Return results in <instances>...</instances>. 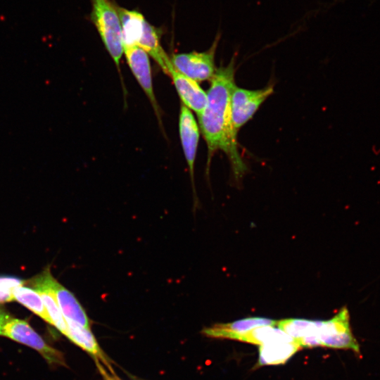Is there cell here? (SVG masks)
I'll return each instance as SVG.
<instances>
[{
	"label": "cell",
	"mask_w": 380,
	"mask_h": 380,
	"mask_svg": "<svg viewBox=\"0 0 380 380\" xmlns=\"http://www.w3.org/2000/svg\"><path fill=\"white\" fill-rule=\"evenodd\" d=\"M234 59L220 67L210 80L207 102L198 116L200 128L208 146L207 171L213 154L218 150L227 156L236 180H240L247 167L238 148L237 133L232 119L231 97L236 87Z\"/></svg>",
	"instance_id": "1"
},
{
	"label": "cell",
	"mask_w": 380,
	"mask_h": 380,
	"mask_svg": "<svg viewBox=\"0 0 380 380\" xmlns=\"http://www.w3.org/2000/svg\"><path fill=\"white\" fill-rule=\"evenodd\" d=\"M91 20L117 67L123 53L121 23L117 5L111 0H90Z\"/></svg>",
	"instance_id": "2"
},
{
	"label": "cell",
	"mask_w": 380,
	"mask_h": 380,
	"mask_svg": "<svg viewBox=\"0 0 380 380\" xmlns=\"http://www.w3.org/2000/svg\"><path fill=\"white\" fill-rule=\"evenodd\" d=\"M317 336L319 346L350 350L360 354V346L352 333L349 312L346 307L330 319L318 321Z\"/></svg>",
	"instance_id": "3"
},
{
	"label": "cell",
	"mask_w": 380,
	"mask_h": 380,
	"mask_svg": "<svg viewBox=\"0 0 380 380\" xmlns=\"http://www.w3.org/2000/svg\"><path fill=\"white\" fill-rule=\"evenodd\" d=\"M220 37L218 32L211 46L205 51L173 54L170 58L173 67L196 82L211 80L216 71L215 56Z\"/></svg>",
	"instance_id": "4"
},
{
	"label": "cell",
	"mask_w": 380,
	"mask_h": 380,
	"mask_svg": "<svg viewBox=\"0 0 380 380\" xmlns=\"http://www.w3.org/2000/svg\"><path fill=\"white\" fill-rule=\"evenodd\" d=\"M2 335L35 349L49 363L65 365L61 353L49 346L25 320L10 318Z\"/></svg>",
	"instance_id": "5"
},
{
	"label": "cell",
	"mask_w": 380,
	"mask_h": 380,
	"mask_svg": "<svg viewBox=\"0 0 380 380\" xmlns=\"http://www.w3.org/2000/svg\"><path fill=\"white\" fill-rule=\"evenodd\" d=\"M273 92L272 85L256 90L234 87L231 97V110L233 126L237 132Z\"/></svg>",
	"instance_id": "6"
},
{
	"label": "cell",
	"mask_w": 380,
	"mask_h": 380,
	"mask_svg": "<svg viewBox=\"0 0 380 380\" xmlns=\"http://www.w3.org/2000/svg\"><path fill=\"white\" fill-rule=\"evenodd\" d=\"M179 132L182 149L189 169L192 182L194 207H196V205H198V200L195 191L194 172L199 140V129L193 114L190 110L183 104H182L180 107Z\"/></svg>",
	"instance_id": "7"
},
{
	"label": "cell",
	"mask_w": 380,
	"mask_h": 380,
	"mask_svg": "<svg viewBox=\"0 0 380 380\" xmlns=\"http://www.w3.org/2000/svg\"><path fill=\"white\" fill-rule=\"evenodd\" d=\"M127 62L133 75L149 99L152 106L159 116V110L156 101L151 75V69L148 55L138 46H123Z\"/></svg>",
	"instance_id": "8"
},
{
	"label": "cell",
	"mask_w": 380,
	"mask_h": 380,
	"mask_svg": "<svg viewBox=\"0 0 380 380\" xmlns=\"http://www.w3.org/2000/svg\"><path fill=\"white\" fill-rule=\"evenodd\" d=\"M44 273L65 321L90 329L89 317L74 294L53 277L49 268L44 270Z\"/></svg>",
	"instance_id": "9"
},
{
	"label": "cell",
	"mask_w": 380,
	"mask_h": 380,
	"mask_svg": "<svg viewBox=\"0 0 380 380\" xmlns=\"http://www.w3.org/2000/svg\"><path fill=\"white\" fill-rule=\"evenodd\" d=\"M166 75L171 77L182 104L198 116L205 107L207 94L197 82L177 71L172 63L167 67Z\"/></svg>",
	"instance_id": "10"
},
{
	"label": "cell",
	"mask_w": 380,
	"mask_h": 380,
	"mask_svg": "<svg viewBox=\"0 0 380 380\" xmlns=\"http://www.w3.org/2000/svg\"><path fill=\"white\" fill-rule=\"evenodd\" d=\"M274 319L253 317L241 319L229 323L215 324L203 329V334L211 338L237 340L245 333L262 326H277Z\"/></svg>",
	"instance_id": "11"
},
{
	"label": "cell",
	"mask_w": 380,
	"mask_h": 380,
	"mask_svg": "<svg viewBox=\"0 0 380 380\" xmlns=\"http://www.w3.org/2000/svg\"><path fill=\"white\" fill-rule=\"evenodd\" d=\"M32 286L40 294L51 320L52 325L66 336L68 331L67 322L61 312L54 293L46 281L44 272L32 279Z\"/></svg>",
	"instance_id": "12"
},
{
	"label": "cell",
	"mask_w": 380,
	"mask_h": 380,
	"mask_svg": "<svg viewBox=\"0 0 380 380\" xmlns=\"http://www.w3.org/2000/svg\"><path fill=\"white\" fill-rule=\"evenodd\" d=\"M137 46L151 56L163 71L167 73V67L171 63L170 58L161 46L160 31L146 20L144 21L142 33Z\"/></svg>",
	"instance_id": "13"
},
{
	"label": "cell",
	"mask_w": 380,
	"mask_h": 380,
	"mask_svg": "<svg viewBox=\"0 0 380 380\" xmlns=\"http://www.w3.org/2000/svg\"><path fill=\"white\" fill-rule=\"evenodd\" d=\"M300 348L295 340L260 346L257 367L284 364Z\"/></svg>",
	"instance_id": "14"
},
{
	"label": "cell",
	"mask_w": 380,
	"mask_h": 380,
	"mask_svg": "<svg viewBox=\"0 0 380 380\" xmlns=\"http://www.w3.org/2000/svg\"><path fill=\"white\" fill-rule=\"evenodd\" d=\"M117 10L121 23L123 46H137L142 33L145 18L137 11L128 10L118 5Z\"/></svg>",
	"instance_id": "15"
},
{
	"label": "cell",
	"mask_w": 380,
	"mask_h": 380,
	"mask_svg": "<svg viewBox=\"0 0 380 380\" xmlns=\"http://www.w3.org/2000/svg\"><path fill=\"white\" fill-rule=\"evenodd\" d=\"M66 322L68 326L66 336L75 344L89 353L93 357L109 365L104 353L90 329L71 322Z\"/></svg>",
	"instance_id": "16"
},
{
	"label": "cell",
	"mask_w": 380,
	"mask_h": 380,
	"mask_svg": "<svg viewBox=\"0 0 380 380\" xmlns=\"http://www.w3.org/2000/svg\"><path fill=\"white\" fill-rule=\"evenodd\" d=\"M238 341L260 346L276 342H291L294 339L277 326H262L245 333L239 338Z\"/></svg>",
	"instance_id": "17"
},
{
	"label": "cell",
	"mask_w": 380,
	"mask_h": 380,
	"mask_svg": "<svg viewBox=\"0 0 380 380\" xmlns=\"http://www.w3.org/2000/svg\"><path fill=\"white\" fill-rule=\"evenodd\" d=\"M12 294L14 300H17L44 321L52 325L51 320L47 313L43 300L40 294L36 290L24 286H20L13 289Z\"/></svg>",
	"instance_id": "18"
},
{
	"label": "cell",
	"mask_w": 380,
	"mask_h": 380,
	"mask_svg": "<svg viewBox=\"0 0 380 380\" xmlns=\"http://www.w3.org/2000/svg\"><path fill=\"white\" fill-rule=\"evenodd\" d=\"M317 324L318 320L291 318L277 321V326L297 341L306 336H317Z\"/></svg>",
	"instance_id": "19"
},
{
	"label": "cell",
	"mask_w": 380,
	"mask_h": 380,
	"mask_svg": "<svg viewBox=\"0 0 380 380\" xmlns=\"http://www.w3.org/2000/svg\"><path fill=\"white\" fill-rule=\"evenodd\" d=\"M25 281L15 277H0V291L12 292L13 288L23 286Z\"/></svg>",
	"instance_id": "20"
},
{
	"label": "cell",
	"mask_w": 380,
	"mask_h": 380,
	"mask_svg": "<svg viewBox=\"0 0 380 380\" xmlns=\"http://www.w3.org/2000/svg\"><path fill=\"white\" fill-rule=\"evenodd\" d=\"M10 318L9 315L0 308V335H2L4 327Z\"/></svg>",
	"instance_id": "21"
},
{
	"label": "cell",
	"mask_w": 380,
	"mask_h": 380,
	"mask_svg": "<svg viewBox=\"0 0 380 380\" xmlns=\"http://www.w3.org/2000/svg\"><path fill=\"white\" fill-rule=\"evenodd\" d=\"M14 300L12 292L0 291V303Z\"/></svg>",
	"instance_id": "22"
}]
</instances>
